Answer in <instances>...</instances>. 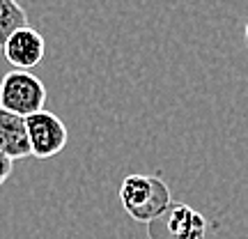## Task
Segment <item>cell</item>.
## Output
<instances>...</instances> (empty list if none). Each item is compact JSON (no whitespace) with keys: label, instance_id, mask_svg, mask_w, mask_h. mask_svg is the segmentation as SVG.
<instances>
[{"label":"cell","instance_id":"5","mask_svg":"<svg viewBox=\"0 0 248 239\" xmlns=\"http://www.w3.org/2000/svg\"><path fill=\"white\" fill-rule=\"evenodd\" d=\"M0 51L5 53V60L14 69H32V67H37L39 62L44 60L46 42L35 28L21 26L5 39Z\"/></svg>","mask_w":248,"mask_h":239},{"label":"cell","instance_id":"9","mask_svg":"<svg viewBox=\"0 0 248 239\" xmlns=\"http://www.w3.org/2000/svg\"><path fill=\"white\" fill-rule=\"evenodd\" d=\"M246 44H248V21H246Z\"/></svg>","mask_w":248,"mask_h":239},{"label":"cell","instance_id":"7","mask_svg":"<svg viewBox=\"0 0 248 239\" xmlns=\"http://www.w3.org/2000/svg\"><path fill=\"white\" fill-rule=\"evenodd\" d=\"M21 26H28V14L18 5V0H0V48L5 39Z\"/></svg>","mask_w":248,"mask_h":239},{"label":"cell","instance_id":"1","mask_svg":"<svg viewBox=\"0 0 248 239\" xmlns=\"http://www.w3.org/2000/svg\"><path fill=\"white\" fill-rule=\"evenodd\" d=\"M120 203L133 221L150 223L172 205V195L156 175H129L120 186Z\"/></svg>","mask_w":248,"mask_h":239},{"label":"cell","instance_id":"8","mask_svg":"<svg viewBox=\"0 0 248 239\" xmlns=\"http://www.w3.org/2000/svg\"><path fill=\"white\" fill-rule=\"evenodd\" d=\"M12 170H14V161L9 159V157H5V154L0 152V186H2L9 179Z\"/></svg>","mask_w":248,"mask_h":239},{"label":"cell","instance_id":"3","mask_svg":"<svg viewBox=\"0 0 248 239\" xmlns=\"http://www.w3.org/2000/svg\"><path fill=\"white\" fill-rule=\"evenodd\" d=\"M28 145H30V157L35 159H51L60 154L67 147L69 131L67 124L51 111H37L26 117Z\"/></svg>","mask_w":248,"mask_h":239},{"label":"cell","instance_id":"6","mask_svg":"<svg viewBox=\"0 0 248 239\" xmlns=\"http://www.w3.org/2000/svg\"><path fill=\"white\" fill-rule=\"evenodd\" d=\"M0 152L12 161L30 157L26 117L9 113L5 108H0Z\"/></svg>","mask_w":248,"mask_h":239},{"label":"cell","instance_id":"2","mask_svg":"<svg viewBox=\"0 0 248 239\" xmlns=\"http://www.w3.org/2000/svg\"><path fill=\"white\" fill-rule=\"evenodd\" d=\"M46 104V85L30 69H12L0 79V108L28 117Z\"/></svg>","mask_w":248,"mask_h":239},{"label":"cell","instance_id":"4","mask_svg":"<svg viewBox=\"0 0 248 239\" xmlns=\"http://www.w3.org/2000/svg\"><path fill=\"white\" fill-rule=\"evenodd\" d=\"M150 225V239H204L207 221L200 212L184 203H172Z\"/></svg>","mask_w":248,"mask_h":239}]
</instances>
